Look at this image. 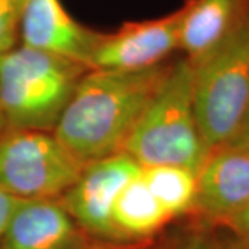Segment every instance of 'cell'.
I'll return each instance as SVG.
<instances>
[{
	"mask_svg": "<svg viewBox=\"0 0 249 249\" xmlns=\"http://www.w3.org/2000/svg\"><path fill=\"white\" fill-rule=\"evenodd\" d=\"M169 67L89 70L53 133L85 163L122 152Z\"/></svg>",
	"mask_w": 249,
	"mask_h": 249,
	"instance_id": "1",
	"label": "cell"
},
{
	"mask_svg": "<svg viewBox=\"0 0 249 249\" xmlns=\"http://www.w3.org/2000/svg\"><path fill=\"white\" fill-rule=\"evenodd\" d=\"M194 67L181 60L169 67L160 89L137 121L124 151L142 168L178 165L198 173L209 151L196 124Z\"/></svg>",
	"mask_w": 249,
	"mask_h": 249,
	"instance_id": "2",
	"label": "cell"
},
{
	"mask_svg": "<svg viewBox=\"0 0 249 249\" xmlns=\"http://www.w3.org/2000/svg\"><path fill=\"white\" fill-rule=\"evenodd\" d=\"M89 67L27 46L0 57V101L11 129L53 132Z\"/></svg>",
	"mask_w": 249,
	"mask_h": 249,
	"instance_id": "3",
	"label": "cell"
},
{
	"mask_svg": "<svg viewBox=\"0 0 249 249\" xmlns=\"http://www.w3.org/2000/svg\"><path fill=\"white\" fill-rule=\"evenodd\" d=\"M193 67L196 124L211 152L231 142L249 106V17Z\"/></svg>",
	"mask_w": 249,
	"mask_h": 249,
	"instance_id": "4",
	"label": "cell"
},
{
	"mask_svg": "<svg viewBox=\"0 0 249 249\" xmlns=\"http://www.w3.org/2000/svg\"><path fill=\"white\" fill-rule=\"evenodd\" d=\"M85 162L53 132L7 127L0 134V188L19 199H58Z\"/></svg>",
	"mask_w": 249,
	"mask_h": 249,
	"instance_id": "5",
	"label": "cell"
},
{
	"mask_svg": "<svg viewBox=\"0 0 249 249\" xmlns=\"http://www.w3.org/2000/svg\"><path fill=\"white\" fill-rule=\"evenodd\" d=\"M142 169V165L124 151L88 162L60 202L82 230L119 240L112 222L114 205L124 186Z\"/></svg>",
	"mask_w": 249,
	"mask_h": 249,
	"instance_id": "6",
	"label": "cell"
},
{
	"mask_svg": "<svg viewBox=\"0 0 249 249\" xmlns=\"http://www.w3.org/2000/svg\"><path fill=\"white\" fill-rule=\"evenodd\" d=\"M183 7L148 21L127 22L114 34H100L90 70H142L160 65L178 49Z\"/></svg>",
	"mask_w": 249,
	"mask_h": 249,
	"instance_id": "7",
	"label": "cell"
},
{
	"mask_svg": "<svg viewBox=\"0 0 249 249\" xmlns=\"http://www.w3.org/2000/svg\"><path fill=\"white\" fill-rule=\"evenodd\" d=\"M249 201V147L227 142L208 154L196 173L194 208L229 222Z\"/></svg>",
	"mask_w": 249,
	"mask_h": 249,
	"instance_id": "8",
	"label": "cell"
},
{
	"mask_svg": "<svg viewBox=\"0 0 249 249\" xmlns=\"http://www.w3.org/2000/svg\"><path fill=\"white\" fill-rule=\"evenodd\" d=\"M19 29L22 45L89 67L100 34L82 27L60 0H25Z\"/></svg>",
	"mask_w": 249,
	"mask_h": 249,
	"instance_id": "9",
	"label": "cell"
},
{
	"mask_svg": "<svg viewBox=\"0 0 249 249\" xmlns=\"http://www.w3.org/2000/svg\"><path fill=\"white\" fill-rule=\"evenodd\" d=\"M82 232L58 199H22L0 249H80Z\"/></svg>",
	"mask_w": 249,
	"mask_h": 249,
	"instance_id": "10",
	"label": "cell"
},
{
	"mask_svg": "<svg viewBox=\"0 0 249 249\" xmlns=\"http://www.w3.org/2000/svg\"><path fill=\"white\" fill-rule=\"evenodd\" d=\"M249 17V0H190L183 6L178 49L196 64Z\"/></svg>",
	"mask_w": 249,
	"mask_h": 249,
	"instance_id": "11",
	"label": "cell"
},
{
	"mask_svg": "<svg viewBox=\"0 0 249 249\" xmlns=\"http://www.w3.org/2000/svg\"><path fill=\"white\" fill-rule=\"evenodd\" d=\"M169 220V214L145 184L142 173L124 186L112 211V222L119 240L150 237Z\"/></svg>",
	"mask_w": 249,
	"mask_h": 249,
	"instance_id": "12",
	"label": "cell"
},
{
	"mask_svg": "<svg viewBox=\"0 0 249 249\" xmlns=\"http://www.w3.org/2000/svg\"><path fill=\"white\" fill-rule=\"evenodd\" d=\"M142 176L169 217L194 208L196 173L178 165L144 166Z\"/></svg>",
	"mask_w": 249,
	"mask_h": 249,
	"instance_id": "13",
	"label": "cell"
},
{
	"mask_svg": "<svg viewBox=\"0 0 249 249\" xmlns=\"http://www.w3.org/2000/svg\"><path fill=\"white\" fill-rule=\"evenodd\" d=\"M21 11L19 0H0V57L14 49Z\"/></svg>",
	"mask_w": 249,
	"mask_h": 249,
	"instance_id": "14",
	"label": "cell"
},
{
	"mask_svg": "<svg viewBox=\"0 0 249 249\" xmlns=\"http://www.w3.org/2000/svg\"><path fill=\"white\" fill-rule=\"evenodd\" d=\"M21 201L22 199L11 196V194L0 188V247H1V240H3V235H4V231L7 229L10 219H11L13 213L16 212L18 205L21 204Z\"/></svg>",
	"mask_w": 249,
	"mask_h": 249,
	"instance_id": "15",
	"label": "cell"
},
{
	"mask_svg": "<svg viewBox=\"0 0 249 249\" xmlns=\"http://www.w3.org/2000/svg\"><path fill=\"white\" fill-rule=\"evenodd\" d=\"M229 223L234 227L235 231L249 242V201L238 213L232 216Z\"/></svg>",
	"mask_w": 249,
	"mask_h": 249,
	"instance_id": "16",
	"label": "cell"
},
{
	"mask_svg": "<svg viewBox=\"0 0 249 249\" xmlns=\"http://www.w3.org/2000/svg\"><path fill=\"white\" fill-rule=\"evenodd\" d=\"M234 144H240V145H245V147H249V106L245 111V115L242 118V122L240 124V129L237 134L232 137L231 142Z\"/></svg>",
	"mask_w": 249,
	"mask_h": 249,
	"instance_id": "17",
	"label": "cell"
},
{
	"mask_svg": "<svg viewBox=\"0 0 249 249\" xmlns=\"http://www.w3.org/2000/svg\"><path fill=\"white\" fill-rule=\"evenodd\" d=\"M7 121H6V116L3 112V107H1V101H0V134L3 133L6 129H7Z\"/></svg>",
	"mask_w": 249,
	"mask_h": 249,
	"instance_id": "18",
	"label": "cell"
},
{
	"mask_svg": "<svg viewBox=\"0 0 249 249\" xmlns=\"http://www.w3.org/2000/svg\"><path fill=\"white\" fill-rule=\"evenodd\" d=\"M80 249H136V248L119 247V245H98V247H90V248H85V247H82Z\"/></svg>",
	"mask_w": 249,
	"mask_h": 249,
	"instance_id": "19",
	"label": "cell"
},
{
	"mask_svg": "<svg viewBox=\"0 0 249 249\" xmlns=\"http://www.w3.org/2000/svg\"><path fill=\"white\" fill-rule=\"evenodd\" d=\"M21 1V4H22V7H24V3H25V0H19Z\"/></svg>",
	"mask_w": 249,
	"mask_h": 249,
	"instance_id": "20",
	"label": "cell"
}]
</instances>
